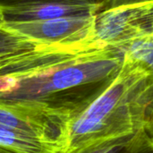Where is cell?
Segmentation results:
<instances>
[{
  "label": "cell",
  "instance_id": "1",
  "mask_svg": "<svg viewBox=\"0 0 153 153\" xmlns=\"http://www.w3.org/2000/svg\"><path fill=\"white\" fill-rule=\"evenodd\" d=\"M123 59L112 48L47 46L0 57V105L69 121L108 87Z\"/></svg>",
  "mask_w": 153,
  "mask_h": 153
},
{
  "label": "cell",
  "instance_id": "2",
  "mask_svg": "<svg viewBox=\"0 0 153 153\" xmlns=\"http://www.w3.org/2000/svg\"><path fill=\"white\" fill-rule=\"evenodd\" d=\"M123 64L108 87L66 126L63 153L97 141L147 129L153 102V76L123 55Z\"/></svg>",
  "mask_w": 153,
  "mask_h": 153
},
{
  "label": "cell",
  "instance_id": "3",
  "mask_svg": "<svg viewBox=\"0 0 153 153\" xmlns=\"http://www.w3.org/2000/svg\"><path fill=\"white\" fill-rule=\"evenodd\" d=\"M96 15L0 23L39 46L60 48L104 47L96 38Z\"/></svg>",
  "mask_w": 153,
  "mask_h": 153
},
{
  "label": "cell",
  "instance_id": "4",
  "mask_svg": "<svg viewBox=\"0 0 153 153\" xmlns=\"http://www.w3.org/2000/svg\"><path fill=\"white\" fill-rule=\"evenodd\" d=\"M96 38L104 47L120 51L153 35V0L105 9L96 15Z\"/></svg>",
  "mask_w": 153,
  "mask_h": 153
},
{
  "label": "cell",
  "instance_id": "5",
  "mask_svg": "<svg viewBox=\"0 0 153 153\" xmlns=\"http://www.w3.org/2000/svg\"><path fill=\"white\" fill-rule=\"evenodd\" d=\"M105 0H0V22H21L95 15Z\"/></svg>",
  "mask_w": 153,
  "mask_h": 153
},
{
  "label": "cell",
  "instance_id": "6",
  "mask_svg": "<svg viewBox=\"0 0 153 153\" xmlns=\"http://www.w3.org/2000/svg\"><path fill=\"white\" fill-rule=\"evenodd\" d=\"M67 123L64 118L36 110L0 105V125L41 138L54 145L58 153L65 150Z\"/></svg>",
  "mask_w": 153,
  "mask_h": 153
},
{
  "label": "cell",
  "instance_id": "7",
  "mask_svg": "<svg viewBox=\"0 0 153 153\" xmlns=\"http://www.w3.org/2000/svg\"><path fill=\"white\" fill-rule=\"evenodd\" d=\"M70 153H153V135L142 128L134 133L94 142Z\"/></svg>",
  "mask_w": 153,
  "mask_h": 153
},
{
  "label": "cell",
  "instance_id": "8",
  "mask_svg": "<svg viewBox=\"0 0 153 153\" xmlns=\"http://www.w3.org/2000/svg\"><path fill=\"white\" fill-rule=\"evenodd\" d=\"M0 149L9 153H58L41 138L0 125Z\"/></svg>",
  "mask_w": 153,
  "mask_h": 153
},
{
  "label": "cell",
  "instance_id": "9",
  "mask_svg": "<svg viewBox=\"0 0 153 153\" xmlns=\"http://www.w3.org/2000/svg\"><path fill=\"white\" fill-rule=\"evenodd\" d=\"M122 55L133 59L153 76V35L135 40L120 49ZM153 110V104L150 113Z\"/></svg>",
  "mask_w": 153,
  "mask_h": 153
},
{
  "label": "cell",
  "instance_id": "10",
  "mask_svg": "<svg viewBox=\"0 0 153 153\" xmlns=\"http://www.w3.org/2000/svg\"><path fill=\"white\" fill-rule=\"evenodd\" d=\"M39 46L32 40L8 30L0 23V57L29 51Z\"/></svg>",
  "mask_w": 153,
  "mask_h": 153
},
{
  "label": "cell",
  "instance_id": "11",
  "mask_svg": "<svg viewBox=\"0 0 153 153\" xmlns=\"http://www.w3.org/2000/svg\"><path fill=\"white\" fill-rule=\"evenodd\" d=\"M149 0H105V9H110V8H115V7H119V6H124V5H129V4H134L137 3H142Z\"/></svg>",
  "mask_w": 153,
  "mask_h": 153
},
{
  "label": "cell",
  "instance_id": "12",
  "mask_svg": "<svg viewBox=\"0 0 153 153\" xmlns=\"http://www.w3.org/2000/svg\"><path fill=\"white\" fill-rule=\"evenodd\" d=\"M0 153H9V152H7L4 151V150H2V149H0Z\"/></svg>",
  "mask_w": 153,
  "mask_h": 153
},
{
  "label": "cell",
  "instance_id": "13",
  "mask_svg": "<svg viewBox=\"0 0 153 153\" xmlns=\"http://www.w3.org/2000/svg\"><path fill=\"white\" fill-rule=\"evenodd\" d=\"M151 132H152V134H153V122H152V127H151Z\"/></svg>",
  "mask_w": 153,
  "mask_h": 153
}]
</instances>
